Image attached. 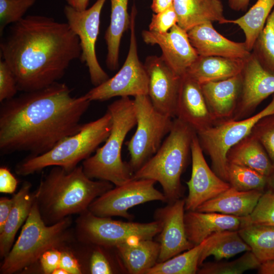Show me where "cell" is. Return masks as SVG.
I'll return each instance as SVG.
<instances>
[{
  "mask_svg": "<svg viewBox=\"0 0 274 274\" xmlns=\"http://www.w3.org/2000/svg\"><path fill=\"white\" fill-rule=\"evenodd\" d=\"M0 42L1 55L13 72L18 90H40L58 82L80 58L78 37L67 22L28 15L9 26Z\"/></svg>",
  "mask_w": 274,
  "mask_h": 274,
  "instance_id": "cell-2",
  "label": "cell"
},
{
  "mask_svg": "<svg viewBox=\"0 0 274 274\" xmlns=\"http://www.w3.org/2000/svg\"><path fill=\"white\" fill-rule=\"evenodd\" d=\"M192 171L186 182L188 195L185 199V209L195 211L206 201L210 200L230 187V184L220 178L209 166L199 143L197 133L191 145Z\"/></svg>",
  "mask_w": 274,
  "mask_h": 274,
  "instance_id": "cell-14",
  "label": "cell"
},
{
  "mask_svg": "<svg viewBox=\"0 0 274 274\" xmlns=\"http://www.w3.org/2000/svg\"><path fill=\"white\" fill-rule=\"evenodd\" d=\"M110 23L105 35L107 46L106 64L109 69H117L121 40L123 33L130 28V16L127 12L128 0H110Z\"/></svg>",
  "mask_w": 274,
  "mask_h": 274,
  "instance_id": "cell-29",
  "label": "cell"
},
{
  "mask_svg": "<svg viewBox=\"0 0 274 274\" xmlns=\"http://www.w3.org/2000/svg\"><path fill=\"white\" fill-rule=\"evenodd\" d=\"M90 102L84 95L72 96L69 87L59 82L2 102L1 153H46L80 131Z\"/></svg>",
  "mask_w": 274,
  "mask_h": 274,
  "instance_id": "cell-1",
  "label": "cell"
},
{
  "mask_svg": "<svg viewBox=\"0 0 274 274\" xmlns=\"http://www.w3.org/2000/svg\"><path fill=\"white\" fill-rule=\"evenodd\" d=\"M36 2V0H0L1 35H3L8 25L22 19Z\"/></svg>",
  "mask_w": 274,
  "mask_h": 274,
  "instance_id": "cell-37",
  "label": "cell"
},
{
  "mask_svg": "<svg viewBox=\"0 0 274 274\" xmlns=\"http://www.w3.org/2000/svg\"><path fill=\"white\" fill-rule=\"evenodd\" d=\"M249 251H251L250 246L240 236L238 230L217 232L204 240V246L199 259V266L210 256H213L217 260H220Z\"/></svg>",
  "mask_w": 274,
  "mask_h": 274,
  "instance_id": "cell-30",
  "label": "cell"
},
{
  "mask_svg": "<svg viewBox=\"0 0 274 274\" xmlns=\"http://www.w3.org/2000/svg\"><path fill=\"white\" fill-rule=\"evenodd\" d=\"M184 224L188 239L196 246L214 233L238 230L247 224V217L189 211L185 213Z\"/></svg>",
  "mask_w": 274,
  "mask_h": 274,
  "instance_id": "cell-22",
  "label": "cell"
},
{
  "mask_svg": "<svg viewBox=\"0 0 274 274\" xmlns=\"http://www.w3.org/2000/svg\"><path fill=\"white\" fill-rule=\"evenodd\" d=\"M61 250L52 249L46 251L40 257L39 260L41 268L45 274H52L59 267Z\"/></svg>",
  "mask_w": 274,
  "mask_h": 274,
  "instance_id": "cell-43",
  "label": "cell"
},
{
  "mask_svg": "<svg viewBox=\"0 0 274 274\" xmlns=\"http://www.w3.org/2000/svg\"><path fill=\"white\" fill-rule=\"evenodd\" d=\"M274 8V0H257L242 16L233 20L226 19L224 23L238 25L245 36V43L252 52L258 36L264 28L267 19Z\"/></svg>",
  "mask_w": 274,
  "mask_h": 274,
  "instance_id": "cell-31",
  "label": "cell"
},
{
  "mask_svg": "<svg viewBox=\"0 0 274 274\" xmlns=\"http://www.w3.org/2000/svg\"><path fill=\"white\" fill-rule=\"evenodd\" d=\"M67 5L76 10L82 11L87 9L89 0H65Z\"/></svg>",
  "mask_w": 274,
  "mask_h": 274,
  "instance_id": "cell-49",
  "label": "cell"
},
{
  "mask_svg": "<svg viewBox=\"0 0 274 274\" xmlns=\"http://www.w3.org/2000/svg\"><path fill=\"white\" fill-rule=\"evenodd\" d=\"M14 203V196L11 198L3 197L0 199V232L4 227Z\"/></svg>",
  "mask_w": 274,
  "mask_h": 274,
  "instance_id": "cell-46",
  "label": "cell"
},
{
  "mask_svg": "<svg viewBox=\"0 0 274 274\" xmlns=\"http://www.w3.org/2000/svg\"><path fill=\"white\" fill-rule=\"evenodd\" d=\"M136 15V8L133 6L130 15L129 48L123 65L115 76L84 94L91 101H105L116 96L148 95V74L144 64L139 60L135 32Z\"/></svg>",
  "mask_w": 274,
  "mask_h": 274,
  "instance_id": "cell-11",
  "label": "cell"
},
{
  "mask_svg": "<svg viewBox=\"0 0 274 274\" xmlns=\"http://www.w3.org/2000/svg\"><path fill=\"white\" fill-rule=\"evenodd\" d=\"M133 101L137 127L126 145L130 156L128 163L134 174L159 149L173 120L157 111L148 95L135 96Z\"/></svg>",
  "mask_w": 274,
  "mask_h": 274,
  "instance_id": "cell-9",
  "label": "cell"
},
{
  "mask_svg": "<svg viewBox=\"0 0 274 274\" xmlns=\"http://www.w3.org/2000/svg\"><path fill=\"white\" fill-rule=\"evenodd\" d=\"M76 221L79 239L86 244L104 248H116L127 242L153 239L161 230L160 222H124L111 217L97 216L88 210Z\"/></svg>",
  "mask_w": 274,
  "mask_h": 274,
  "instance_id": "cell-8",
  "label": "cell"
},
{
  "mask_svg": "<svg viewBox=\"0 0 274 274\" xmlns=\"http://www.w3.org/2000/svg\"><path fill=\"white\" fill-rule=\"evenodd\" d=\"M204 241L190 249L162 262L157 263L145 274H194L197 272L199 259Z\"/></svg>",
  "mask_w": 274,
  "mask_h": 274,
  "instance_id": "cell-33",
  "label": "cell"
},
{
  "mask_svg": "<svg viewBox=\"0 0 274 274\" xmlns=\"http://www.w3.org/2000/svg\"><path fill=\"white\" fill-rule=\"evenodd\" d=\"M200 85L215 124L230 119L234 115L242 91L241 73L225 80L209 82Z\"/></svg>",
  "mask_w": 274,
  "mask_h": 274,
  "instance_id": "cell-21",
  "label": "cell"
},
{
  "mask_svg": "<svg viewBox=\"0 0 274 274\" xmlns=\"http://www.w3.org/2000/svg\"><path fill=\"white\" fill-rule=\"evenodd\" d=\"M15 76L3 59L0 60V102L15 96L18 91Z\"/></svg>",
  "mask_w": 274,
  "mask_h": 274,
  "instance_id": "cell-40",
  "label": "cell"
},
{
  "mask_svg": "<svg viewBox=\"0 0 274 274\" xmlns=\"http://www.w3.org/2000/svg\"><path fill=\"white\" fill-rule=\"evenodd\" d=\"M107 110L112 116L110 133L104 145L83 161L82 166L89 178L118 186L131 180L133 175L129 163L121 157L125 137L136 123L133 101L129 96L121 97L109 105Z\"/></svg>",
  "mask_w": 274,
  "mask_h": 274,
  "instance_id": "cell-4",
  "label": "cell"
},
{
  "mask_svg": "<svg viewBox=\"0 0 274 274\" xmlns=\"http://www.w3.org/2000/svg\"><path fill=\"white\" fill-rule=\"evenodd\" d=\"M176 117L189 125L196 133L215 124L200 84L186 74L182 77Z\"/></svg>",
  "mask_w": 274,
  "mask_h": 274,
  "instance_id": "cell-19",
  "label": "cell"
},
{
  "mask_svg": "<svg viewBox=\"0 0 274 274\" xmlns=\"http://www.w3.org/2000/svg\"><path fill=\"white\" fill-rule=\"evenodd\" d=\"M263 194V190L239 191L230 186L201 204L195 211L245 217L253 212Z\"/></svg>",
  "mask_w": 274,
  "mask_h": 274,
  "instance_id": "cell-23",
  "label": "cell"
},
{
  "mask_svg": "<svg viewBox=\"0 0 274 274\" xmlns=\"http://www.w3.org/2000/svg\"><path fill=\"white\" fill-rule=\"evenodd\" d=\"M18 181L10 170L5 166L0 168V192L11 194L17 187Z\"/></svg>",
  "mask_w": 274,
  "mask_h": 274,
  "instance_id": "cell-45",
  "label": "cell"
},
{
  "mask_svg": "<svg viewBox=\"0 0 274 274\" xmlns=\"http://www.w3.org/2000/svg\"><path fill=\"white\" fill-rule=\"evenodd\" d=\"M178 19L173 5L164 10L152 14L149 30L158 33L168 32L177 24Z\"/></svg>",
  "mask_w": 274,
  "mask_h": 274,
  "instance_id": "cell-41",
  "label": "cell"
},
{
  "mask_svg": "<svg viewBox=\"0 0 274 274\" xmlns=\"http://www.w3.org/2000/svg\"><path fill=\"white\" fill-rule=\"evenodd\" d=\"M174 0H152L151 8L155 13H159L173 5Z\"/></svg>",
  "mask_w": 274,
  "mask_h": 274,
  "instance_id": "cell-47",
  "label": "cell"
},
{
  "mask_svg": "<svg viewBox=\"0 0 274 274\" xmlns=\"http://www.w3.org/2000/svg\"><path fill=\"white\" fill-rule=\"evenodd\" d=\"M247 224H253L274 227V193H263L250 215L247 217Z\"/></svg>",
  "mask_w": 274,
  "mask_h": 274,
  "instance_id": "cell-38",
  "label": "cell"
},
{
  "mask_svg": "<svg viewBox=\"0 0 274 274\" xmlns=\"http://www.w3.org/2000/svg\"><path fill=\"white\" fill-rule=\"evenodd\" d=\"M185 199L157 209L155 220L161 223L158 234L160 252L157 263L165 261L195 246L187 238L184 224Z\"/></svg>",
  "mask_w": 274,
  "mask_h": 274,
  "instance_id": "cell-16",
  "label": "cell"
},
{
  "mask_svg": "<svg viewBox=\"0 0 274 274\" xmlns=\"http://www.w3.org/2000/svg\"><path fill=\"white\" fill-rule=\"evenodd\" d=\"M156 182L151 179H132L96 198L88 210L99 217L118 216L131 220L132 216L128 211L135 206L155 200L167 202L163 193L155 188Z\"/></svg>",
  "mask_w": 274,
  "mask_h": 274,
  "instance_id": "cell-12",
  "label": "cell"
},
{
  "mask_svg": "<svg viewBox=\"0 0 274 274\" xmlns=\"http://www.w3.org/2000/svg\"><path fill=\"white\" fill-rule=\"evenodd\" d=\"M71 216L47 225L42 219L36 200L19 236L4 258L1 273L12 274L39 260L46 251L62 250L71 237Z\"/></svg>",
  "mask_w": 274,
  "mask_h": 274,
  "instance_id": "cell-7",
  "label": "cell"
},
{
  "mask_svg": "<svg viewBox=\"0 0 274 274\" xmlns=\"http://www.w3.org/2000/svg\"><path fill=\"white\" fill-rule=\"evenodd\" d=\"M245 60L220 56H198L188 68L186 75L200 84L223 80L240 74Z\"/></svg>",
  "mask_w": 274,
  "mask_h": 274,
  "instance_id": "cell-25",
  "label": "cell"
},
{
  "mask_svg": "<svg viewBox=\"0 0 274 274\" xmlns=\"http://www.w3.org/2000/svg\"><path fill=\"white\" fill-rule=\"evenodd\" d=\"M31 184L25 181L15 194L14 203L0 232V256L4 258L13 246L16 234L27 219L35 200V192H31Z\"/></svg>",
  "mask_w": 274,
  "mask_h": 274,
  "instance_id": "cell-26",
  "label": "cell"
},
{
  "mask_svg": "<svg viewBox=\"0 0 274 274\" xmlns=\"http://www.w3.org/2000/svg\"><path fill=\"white\" fill-rule=\"evenodd\" d=\"M177 24L187 31L197 25L217 21L224 24V7L221 0H174Z\"/></svg>",
  "mask_w": 274,
  "mask_h": 274,
  "instance_id": "cell-24",
  "label": "cell"
},
{
  "mask_svg": "<svg viewBox=\"0 0 274 274\" xmlns=\"http://www.w3.org/2000/svg\"><path fill=\"white\" fill-rule=\"evenodd\" d=\"M261 263L251 251L246 252L241 257L229 262H208L202 264L197 270L200 274H241L259 268Z\"/></svg>",
  "mask_w": 274,
  "mask_h": 274,
  "instance_id": "cell-36",
  "label": "cell"
},
{
  "mask_svg": "<svg viewBox=\"0 0 274 274\" xmlns=\"http://www.w3.org/2000/svg\"><path fill=\"white\" fill-rule=\"evenodd\" d=\"M113 188L110 182L89 178L82 165L71 170L54 166L41 180L35 196L42 219L49 225L85 212L93 201Z\"/></svg>",
  "mask_w": 274,
  "mask_h": 274,
  "instance_id": "cell-3",
  "label": "cell"
},
{
  "mask_svg": "<svg viewBox=\"0 0 274 274\" xmlns=\"http://www.w3.org/2000/svg\"><path fill=\"white\" fill-rule=\"evenodd\" d=\"M250 134L260 142L274 165V113L260 119Z\"/></svg>",
  "mask_w": 274,
  "mask_h": 274,
  "instance_id": "cell-39",
  "label": "cell"
},
{
  "mask_svg": "<svg viewBox=\"0 0 274 274\" xmlns=\"http://www.w3.org/2000/svg\"><path fill=\"white\" fill-rule=\"evenodd\" d=\"M270 188V191L274 193V170L271 175L267 177V184Z\"/></svg>",
  "mask_w": 274,
  "mask_h": 274,
  "instance_id": "cell-51",
  "label": "cell"
},
{
  "mask_svg": "<svg viewBox=\"0 0 274 274\" xmlns=\"http://www.w3.org/2000/svg\"><path fill=\"white\" fill-rule=\"evenodd\" d=\"M228 182L239 191L263 190L267 177L247 166L227 163Z\"/></svg>",
  "mask_w": 274,
  "mask_h": 274,
  "instance_id": "cell-35",
  "label": "cell"
},
{
  "mask_svg": "<svg viewBox=\"0 0 274 274\" xmlns=\"http://www.w3.org/2000/svg\"><path fill=\"white\" fill-rule=\"evenodd\" d=\"M59 266L65 269L69 274L82 273L81 267L78 260L71 252L65 249L61 250Z\"/></svg>",
  "mask_w": 274,
  "mask_h": 274,
  "instance_id": "cell-44",
  "label": "cell"
},
{
  "mask_svg": "<svg viewBox=\"0 0 274 274\" xmlns=\"http://www.w3.org/2000/svg\"><path fill=\"white\" fill-rule=\"evenodd\" d=\"M142 38L146 44L159 46L162 51L161 56L181 77L199 56L190 43L187 31L178 24L165 33L143 30Z\"/></svg>",
  "mask_w": 274,
  "mask_h": 274,
  "instance_id": "cell-18",
  "label": "cell"
},
{
  "mask_svg": "<svg viewBox=\"0 0 274 274\" xmlns=\"http://www.w3.org/2000/svg\"><path fill=\"white\" fill-rule=\"evenodd\" d=\"M274 113V94L269 104L256 115L239 120L228 119L196 133L202 148L210 157L213 170L228 182L226 155L229 150L248 136L263 117Z\"/></svg>",
  "mask_w": 274,
  "mask_h": 274,
  "instance_id": "cell-10",
  "label": "cell"
},
{
  "mask_svg": "<svg viewBox=\"0 0 274 274\" xmlns=\"http://www.w3.org/2000/svg\"><path fill=\"white\" fill-rule=\"evenodd\" d=\"M187 32L199 56L245 59L251 54L245 42H236L225 38L214 28L212 22L195 26Z\"/></svg>",
  "mask_w": 274,
  "mask_h": 274,
  "instance_id": "cell-20",
  "label": "cell"
},
{
  "mask_svg": "<svg viewBox=\"0 0 274 274\" xmlns=\"http://www.w3.org/2000/svg\"><path fill=\"white\" fill-rule=\"evenodd\" d=\"M106 1L96 0L91 7L82 11L68 5L63 9L67 24L79 39L81 48L80 59L87 66L91 83L94 86L110 78L99 64L95 50L101 12Z\"/></svg>",
  "mask_w": 274,
  "mask_h": 274,
  "instance_id": "cell-13",
  "label": "cell"
},
{
  "mask_svg": "<svg viewBox=\"0 0 274 274\" xmlns=\"http://www.w3.org/2000/svg\"><path fill=\"white\" fill-rule=\"evenodd\" d=\"M148 77V95L154 108L171 118L176 117L182 77L161 56H148L144 63Z\"/></svg>",
  "mask_w": 274,
  "mask_h": 274,
  "instance_id": "cell-15",
  "label": "cell"
},
{
  "mask_svg": "<svg viewBox=\"0 0 274 274\" xmlns=\"http://www.w3.org/2000/svg\"><path fill=\"white\" fill-rule=\"evenodd\" d=\"M116 249L129 273L145 274L157 263L160 244L153 239H137L120 244Z\"/></svg>",
  "mask_w": 274,
  "mask_h": 274,
  "instance_id": "cell-27",
  "label": "cell"
},
{
  "mask_svg": "<svg viewBox=\"0 0 274 274\" xmlns=\"http://www.w3.org/2000/svg\"><path fill=\"white\" fill-rule=\"evenodd\" d=\"M52 274H69L68 272L64 268L58 267L53 271Z\"/></svg>",
  "mask_w": 274,
  "mask_h": 274,
  "instance_id": "cell-52",
  "label": "cell"
},
{
  "mask_svg": "<svg viewBox=\"0 0 274 274\" xmlns=\"http://www.w3.org/2000/svg\"><path fill=\"white\" fill-rule=\"evenodd\" d=\"M112 124V116L107 110L102 117L83 124L79 131L66 137L49 151L41 155L27 156L16 166V173L26 176L52 166H60L67 170L75 168L105 142L110 133Z\"/></svg>",
  "mask_w": 274,
  "mask_h": 274,
  "instance_id": "cell-6",
  "label": "cell"
},
{
  "mask_svg": "<svg viewBox=\"0 0 274 274\" xmlns=\"http://www.w3.org/2000/svg\"><path fill=\"white\" fill-rule=\"evenodd\" d=\"M251 52L265 70L274 75V8L255 42Z\"/></svg>",
  "mask_w": 274,
  "mask_h": 274,
  "instance_id": "cell-34",
  "label": "cell"
},
{
  "mask_svg": "<svg viewBox=\"0 0 274 274\" xmlns=\"http://www.w3.org/2000/svg\"><path fill=\"white\" fill-rule=\"evenodd\" d=\"M238 231L261 264L274 261V227L249 224Z\"/></svg>",
  "mask_w": 274,
  "mask_h": 274,
  "instance_id": "cell-32",
  "label": "cell"
},
{
  "mask_svg": "<svg viewBox=\"0 0 274 274\" xmlns=\"http://www.w3.org/2000/svg\"><path fill=\"white\" fill-rule=\"evenodd\" d=\"M195 133L189 125L176 118L159 149L134 173L132 179H151L159 183L168 202L180 199L183 193L181 176Z\"/></svg>",
  "mask_w": 274,
  "mask_h": 274,
  "instance_id": "cell-5",
  "label": "cell"
},
{
  "mask_svg": "<svg viewBox=\"0 0 274 274\" xmlns=\"http://www.w3.org/2000/svg\"><path fill=\"white\" fill-rule=\"evenodd\" d=\"M250 0H228L230 9L235 11H245L247 10Z\"/></svg>",
  "mask_w": 274,
  "mask_h": 274,
  "instance_id": "cell-48",
  "label": "cell"
},
{
  "mask_svg": "<svg viewBox=\"0 0 274 274\" xmlns=\"http://www.w3.org/2000/svg\"><path fill=\"white\" fill-rule=\"evenodd\" d=\"M97 248L93 251L90 258L89 270L92 274H110L114 270L111 263L103 251Z\"/></svg>",
  "mask_w": 274,
  "mask_h": 274,
  "instance_id": "cell-42",
  "label": "cell"
},
{
  "mask_svg": "<svg viewBox=\"0 0 274 274\" xmlns=\"http://www.w3.org/2000/svg\"><path fill=\"white\" fill-rule=\"evenodd\" d=\"M242 88L233 120L249 117L266 98L274 94V75L265 70L251 52L241 72Z\"/></svg>",
  "mask_w": 274,
  "mask_h": 274,
  "instance_id": "cell-17",
  "label": "cell"
},
{
  "mask_svg": "<svg viewBox=\"0 0 274 274\" xmlns=\"http://www.w3.org/2000/svg\"><path fill=\"white\" fill-rule=\"evenodd\" d=\"M261 274H274V261L262 264L258 268Z\"/></svg>",
  "mask_w": 274,
  "mask_h": 274,
  "instance_id": "cell-50",
  "label": "cell"
},
{
  "mask_svg": "<svg viewBox=\"0 0 274 274\" xmlns=\"http://www.w3.org/2000/svg\"><path fill=\"white\" fill-rule=\"evenodd\" d=\"M226 159L227 163L248 167L267 177L274 170V165L265 149L251 134L229 150Z\"/></svg>",
  "mask_w": 274,
  "mask_h": 274,
  "instance_id": "cell-28",
  "label": "cell"
}]
</instances>
